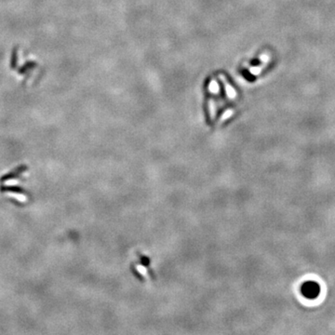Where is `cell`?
I'll return each mask as SVG.
<instances>
[{"label": "cell", "mask_w": 335, "mask_h": 335, "mask_svg": "<svg viewBox=\"0 0 335 335\" xmlns=\"http://www.w3.org/2000/svg\"><path fill=\"white\" fill-rule=\"evenodd\" d=\"M262 70H263V68H262L261 66H256V67L251 68V69H250V72H251L253 75L257 76V75H259V74L262 72Z\"/></svg>", "instance_id": "4"}, {"label": "cell", "mask_w": 335, "mask_h": 335, "mask_svg": "<svg viewBox=\"0 0 335 335\" xmlns=\"http://www.w3.org/2000/svg\"><path fill=\"white\" fill-rule=\"evenodd\" d=\"M320 285L316 281L307 280L303 282L301 286L302 295L308 300H315L320 294Z\"/></svg>", "instance_id": "2"}, {"label": "cell", "mask_w": 335, "mask_h": 335, "mask_svg": "<svg viewBox=\"0 0 335 335\" xmlns=\"http://www.w3.org/2000/svg\"><path fill=\"white\" fill-rule=\"evenodd\" d=\"M132 274L141 281H150L154 277V274L151 267V260L149 257L139 254L138 259L132 262L130 265Z\"/></svg>", "instance_id": "1"}, {"label": "cell", "mask_w": 335, "mask_h": 335, "mask_svg": "<svg viewBox=\"0 0 335 335\" xmlns=\"http://www.w3.org/2000/svg\"><path fill=\"white\" fill-rule=\"evenodd\" d=\"M260 59L261 61L263 63H267L269 61H270V55L268 53H263L261 56H260Z\"/></svg>", "instance_id": "3"}]
</instances>
